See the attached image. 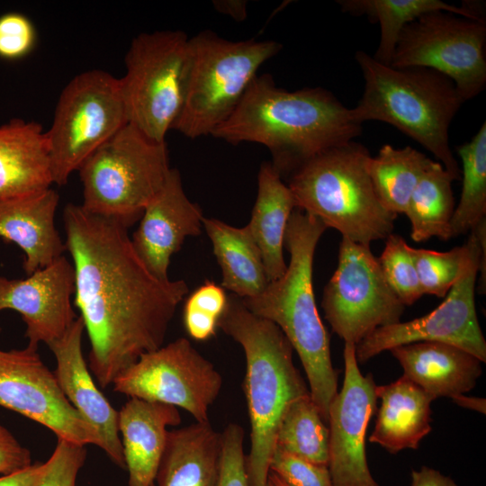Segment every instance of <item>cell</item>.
Returning <instances> with one entry per match:
<instances>
[{
  "label": "cell",
  "mask_w": 486,
  "mask_h": 486,
  "mask_svg": "<svg viewBox=\"0 0 486 486\" xmlns=\"http://www.w3.org/2000/svg\"><path fill=\"white\" fill-rule=\"evenodd\" d=\"M328 427L310 393L294 400L287 408L275 437V447L328 466Z\"/></svg>",
  "instance_id": "obj_31"
},
{
  "label": "cell",
  "mask_w": 486,
  "mask_h": 486,
  "mask_svg": "<svg viewBox=\"0 0 486 486\" xmlns=\"http://www.w3.org/2000/svg\"><path fill=\"white\" fill-rule=\"evenodd\" d=\"M217 10L230 15L235 20L241 21L246 17V2L243 1H215Z\"/></svg>",
  "instance_id": "obj_43"
},
{
  "label": "cell",
  "mask_w": 486,
  "mask_h": 486,
  "mask_svg": "<svg viewBox=\"0 0 486 486\" xmlns=\"http://www.w3.org/2000/svg\"><path fill=\"white\" fill-rule=\"evenodd\" d=\"M456 151L462 161V189L451 220V238L469 233L486 219V123Z\"/></svg>",
  "instance_id": "obj_32"
},
{
  "label": "cell",
  "mask_w": 486,
  "mask_h": 486,
  "mask_svg": "<svg viewBox=\"0 0 486 486\" xmlns=\"http://www.w3.org/2000/svg\"><path fill=\"white\" fill-rule=\"evenodd\" d=\"M355 58L364 79L353 118L363 124L379 121L392 125L432 153L460 180L461 168L449 145V127L464 101L451 79L426 68H395L363 50Z\"/></svg>",
  "instance_id": "obj_5"
},
{
  "label": "cell",
  "mask_w": 486,
  "mask_h": 486,
  "mask_svg": "<svg viewBox=\"0 0 486 486\" xmlns=\"http://www.w3.org/2000/svg\"><path fill=\"white\" fill-rule=\"evenodd\" d=\"M453 401L458 406L478 411L485 414L486 412V400L484 398L466 396L464 394L456 396L452 399Z\"/></svg>",
  "instance_id": "obj_44"
},
{
  "label": "cell",
  "mask_w": 486,
  "mask_h": 486,
  "mask_svg": "<svg viewBox=\"0 0 486 486\" xmlns=\"http://www.w3.org/2000/svg\"><path fill=\"white\" fill-rule=\"evenodd\" d=\"M244 429L230 423L220 433V458L217 486H248Z\"/></svg>",
  "instance_id": "obj_37"
},
{
  "label": "cell",
  "mask_w": 486,
  "mask_h": 486,
  "mask_svg": "<svg viewBox=\"0 0 486 486\" xmlns=\"http://www.w3.org/2000/svg\"><path fill=\"white\" fill-rule=\"evenodd\" d=\"M432 162L410 146H382L378 154L371 157L368 172L382 206L393 214H404L413 191Z\"/></svg>",
  "instance_id": "obj_30"
},
{
  "label": "cell",
  "mask_w": 486,
  "mask_h": 486,
  "mask_svg": "<svg viewBox=\"0 0 486 486\" xmlns=\"http://www.w3.org/2000/svg\"><path fill=\"white\" fill-rule=\"evenodd\" d=\"M223 383L213 364L185 338L141 355L112 381L114 392L181 408L199 423L209 422V410Z\"/></svg>",
  "instance_id": "obj_14"
},
{
  "label": "cell",
  "mask_w": 486,
  "mask_h": 486,
  "mask_svg": "<svg viewBox=\"0 0 486 486\" xmlns=\"http://www.w3.org/2000/svg\"><path fill=\"white\" fill-rule=\"evenodd\" d=\"M74 293V267L64 256L23 279L0 276V310L20 313L28 345L33 346H49L70 328L77 318Z\"/></svg>",
  "instance_id": "obj_17"
},
{
  "label": "cell",
  "mask_w": 486,
  "mask_h": 486,
  "mask_svg": "<svg viewBox=\"0 0 486 486\" xmlns=\"http://www.w3.org/2000/svg\"><path fill=\"white\" fill-rule=\"evenodd\" d=\"M321 307L333 332L356 346L376 328L400 322L406 306L386 282L370 245L342 237Z\"/></svg>",
  "instance_id": "obj_13"
},
{
  "label": "cell",
  "mask_w": 486,
  "mask_h": 486,
  "mask_svg": "<svg viewBox=\"0 0 486 486\" xmlns=\"http://www.w3.org/2000/svg\"><path fill=\"white\" fill-rule=\"evenodd\" d=\"M126 124L119 78L101 69L74 76L62 90L46 131L53 184L65 185L71 174Z\"/></svg>",
  "instance_id": "obj_10"
},
{
  "label": "cell",
  "mask_w": 486,
  "mask_h": 486,
  "mask_svg": "<svg viewBox=\"0 0 486 486\" xmlns=\"http://www.w3.org/2000/svg\"><path fill=\"white\" fill-rule=\"evenodd\" d=\"M58 199L49 188L0 201V238L22 250L27 275L53 263L66 249L55 225Z\"/></svg>",
  "instance_id": "obj_20"
},
{
  "label": "cell",
  "mask_w": 486,
  "mask_h": 486,
  "mask_svg": "<svg viewBox=\"0 0 486 486\" xmlns=\"http://www.w3.org/2000/svg\"><path fill=\"white\" fill-rule=\"evenodd\" d=\"M464 248L459 275L445 300L423 317L376 328L356 346L358 364L395 346L421 341L450 344L486 362V341L475 307L479 265L486 253V219L469 232Z\"/></svg>",
  "instance_id": "obj_11"
},
{
  "label": "cell",
  "mask_w": 486,
  "mask_h": 486,
  "mask_svg": "<svg viewBox=\"0 0 486 486\" xmlns=\"http://www.w3.org/2000/svg\"><path fill=\"white\" fill-rule=\"evenodd\" d=\"M344 13L366 15L380 26V40L373 58L391 66L392 56L403 28L420 16L437 11L451 13L471 20L485 21L478 4L462 6L441 0H338Z\"/></svg>",
  "instance_id": "obj_28"
},
{
  "label": "cell",
  "mask_w": 486,
  "mask_h": 486,
  "mask_svg": "<svg viewBox=\"0 0 486 486\" xmlns=\"http://www.w3.org/2000/svg\"><path fill=\"white\" fill-rule=\"evenodd\" d=\"M175 406L130 398L118 411L129 486H154L170 426L181 423Z\"/></svg>",
  "instance_id": "obj_21"
},
{
  "label": "cell",
  "mask_w": 486,
  "mask_h": 486,
  "mask_svg": "<svg viewBox=\"0 0 486 486\" xmlns=\"http://www.w3.org/2000/svg\"><path fill=\"white\" fill-rule=\"evenodd\" d=\"M36 31L30 19L19 13L0 16V57L17 59L33 49Z\"/></svg>",
  "instance_id": "obj_39"
},
{
  "label": "cell",
  "mask_w": 486,
  "mask_h": 486,
  "mask_svg": "<svg viewBox=\"0 0 486 486\" xmlns=\"http://www.w3.org/2000/svg\"><path fill=\"white\" fill-rule=\"evenodd\" d=\"M0 331H1V328H0Z\"/></svg>",
  "instance_id": "obj_47"
},
{
  "label": "cell",
  "mask_w": 486,
  "mask_h": 486,
  "mask_svg": "<svg viewBox=\"0 0 486 486\" xmlns=\"http://www.w3.org/2000/svg\"><path fill=\"white\" fill-rule=\"evenodd\" d=\"M294 197L271 163L264 162L257 176V194L247 225L257 245L268 283L281 278L287 265L284 258V235Z\"/></svg>",
  "instance_id": "obj_25"
},
{
  "label": "cell",
  "mask_w": 486,
  "mask_h": 486,
  "mask_svg": "<svg viewBox=\"0 0 486 486\" xmlns=\"http://www.w3.org/2000/svg\"><path fill=\"white\" fill-rule=\"evenodd\" d=\"M281 50L275 40L235 41L211 31L189 38L184 104L173 130L189 139L212 135L234 112L259 68Z\"/></svg>",
  "instance_id": "obj_7"
},
{
  "label": "cell",
  "mask_w": 486,
  "mask_h": 486,
  "mask_svg": "<svg viewBox=\"0 0 486 486\" xmlns=\"http://www.w3.org/2000/svg\"><path fill=\"white\" fill-rule=\"evenodd\" d=\"M52 184L42 126L18 118L0 125V201L39 193Z\"/></svg>",
  "instance_id": "obj_23"
},
{
  "label": "cell",
  "mask_w": 486,
  "mask_h": 486,
  "mask_svg": "<svg viewBox=\"0 0 486 486\" xmlns=\"http://www.w3.org/2000/svg\"><path fill=\"white\" fill-rule=\"evenodd\" d=\"M228 303L224 289L206 281L186 299L183 320L188 335L197 341L215 336L218 322Z\"/></svg>",
  "instance_id": "obj_35"
},
{
  "label": "cell",
  "mask_w": 486,
  "mask_h": 486,
  "mask_svg": "<svg viewBox=\"0 0 486 486\" xmlns=\"http://www.w3.org/2000/svg\"><path fill=\"white\" fill-rule=\"evenodd\" d=\"M220 328L245 354L243 390L247 400L250 447L246 455L248 486H266L279 423L288 406L309 394L292 360L293 348L272 321L250 312L241 299L228 296Z\"/></svg>",
  "instance_id": "obj_4"
},
{
  "label": "cell",
  "mask_w": 486,
  "mask_h": 486,
  "mask_svg": "<svg viewBox=\"0 0 486 486\" xmlns=\"http://www.w3.org/2000/svg\"><path fill=\"white\" fill-rule=\"evenodd\" d=\"M221 269V287L241 299L259 295L268 285L260 250L248 226L233 227L217 219L202 220Z\"/></svg>",
  "instance_id": "obj_27"
},
{
  "label": "cell",
  "mask_w": 486,
  "mask_h": 486,
  "mask_svg": "<svg viewBox=\"0 0 486 486\" xmlns=\"http://www.w3.org/2000/svg\"><path fill=\"white\" fill-rule=\"evenodd\" d=\"M410 251L423 294L445 297L459 275L464 245L445 252L412 247Z\"/></svg>",
  "instance_id": "obj_34"
},
{
  "label": "cell",
  "mask_w": 486,
  "mask_h": 486,
  "mask_svg": "<svg viewBox=\"0 0 486 486\" xmlns=\"http://www.w3.org/2000/svg\"><path fill=\"white\" fill-rule=\"evenodd\" d=\"M45 468V463L37 462L18 472L0 476V486H38Z\"/></svg>",
  "instance_id": "obj_41"
},
{
  "label": "cell",
  "mask_w": 486,
  "mask_h": 486,
  "mask_svg": "<svg viewBox=\"0 0 486 486\" xmlns=\"http://www.w3.org/2000/svg\"><path fill=\"white\" fill-rule=\"evenodd\" d=\"M220 447V433L210 422L169 430L158 486H217Z\"/></svg>",
  "instance_id": "obj_26"
},
{
  "label": "cell",
  "mask_w": 486,
  "mask_h": 486,
  "mask_svg": "<svg viewBox=\"0 0 486 486\" xmlns=\"http://www.w3.org/2000/svg\"><path fill=\"white\" fill-rule=\"evenodd\" d=\"M371 154L350 141L310 159L286 180L296 208L350 240L370 245L394 230L396 214L379 201L368 172Z\"/></svg>",
  "instance_id": "obj_6"
},
{
  "label": "cell",
  "mask_w": 486,
  "mask_h": 486,
  "mask_svg": "<svg viewBox=\"0 0 486 486\" xmlns=\"http://www.w3.org/2000/svg\"><path fill=\"white\" fill-rule=\"evenodd\" d=\"M410 486H458L450 477L439 471L422 466L419 471L411 472Z\"/></svg>",
  "instance_id": "obj_42"
},
{
  "label": "cell",
  "mask_w": 486,
  "mask_h": 486,
  "mask_svg": "<svg viewBox=\"0 0 486 486\" xmlns=\"http://www.w3.org/2000/svg\"><path fill=\"white\" fill-rule=\"evenodd\" d=\"M486 21L426 14L402 30L391 67L426 68L447 76L464 103L486 86Z\"/></svg>",
  "instance_id": "obj_12"
},
{
  "label": "cell",
  "mask_w": 486,
  "mask_h": 486,
  "mask_svg": "<svg viewBox=\"0 0 486 486\" xmlns=\"http://www.w3.org/2000/svg\"><path fill=\"white\" fill-rule=\"evenodd\" d=\"M63 220L75 271L74 304L90 342L87 365L104 389L141 355L163 346L188 286L155 277L122 222L73 203L66 205Z\"/></svg>",
  "instance_id": "obj_1"
},
{
  "label": "cell",
  "mask_w": 486,
  "mask_h": 486,
  "mask_svg": "<svg viewBox=\"0 0 486 486\" xmlns=\"http://www.w3.org/2000/svg\"><path fill=\"white\" fill-rule=\"evenodd\" d=\"M266 486H274V484L268 479V482Z\"/></svg>",
  "instance_id": "obj_46"
},
{
  "label": "cell",
  "mask_w": 486,
  "mask_h": 486,
  "mask_svg": "<svg viewBox=\"0 0 486 486\" xmlns=\"http://www.w3.org/2000/svg\"><path fill=\"white\" fill-rule=\"evenodd\" d=\"M202 212L185 194L179 171L171 168L160 192L145 207L133 233V248L148 270L167 281L171 256L189 236L202 233Z\"/></svg>",
  "instance_id": "obj_18"
},
{
  "label": "cell",
  "mask_w": 486,
  "mask_h": 486,
  "mask_svg": "<svg viewBox=\"0 0 486 486\" xmlns=\"http://www.w3.org/2000/svg\"><path fill=\"white\" fill-rule=\"evenodd\" d=\"M0 406L48 428L58 439L99 446L97 433L68 400L38 346L0 349Z\"/></svg>",
  "instance_id": "obj_15"
},
{
  "label": "cell",
  "mask_w": 486,
  "mask_h": 486,
  "mask_svg": "<svg viewBox=\"0 0 486 486\" xmlns=\"http://www.w3.org/2000/svg\"><path fill=\"white\" fill-rule=\"evenodd\" d=\"M269 472L286 486H333L328 466L310 463L278 447L273 453Z\"/></svg>",
  "instance_id": "obj_36"
},
{
  "label": "cell",
  "mask_w": 486,
  "mask_h": 486,
  "mask_svg": "<svg viewBox=\"0 0 486 486\" xmlns=\"http://www.w3.org/2000/svg\"><path fill=\"white\" fill-rule=\"evenodd\" d=\"M86 457L85 446L58 439L38 486H76Z\"/></svg>",
  "instance_id": "obj_38"
},
{
  "label": "cell",
  "mask_w": 486,
  "mask_h": 486,
  "mask_svg": "<svg viewBox=\"0 0 486 486\" xmlns=\"http://www.w3.org/2000/svg\"><path fill=\"white\" fill-rule=\"evenodd\" d=\"M170 169L166 141L153 140L128 123L77 170L81 206L130 227L163 188Z\"/></svg>",
  "instance_id": "obj_8"
},
{
  "label": "cell",
  "mask_w": 486,
  "mask_h": 486,
  "mask_svg": "<svg viewBox=\"0 0 486 486\" xmlns=\"http://www.w3.org/2000/svg\"><path fill=\"white\" fill-rule=\"evenodd\" d=\"M328 228L315 216L295 208L289 219L284 247L290 262L284 274L259 295L241 299L253 314L274 323L297 353L310 396L328 424V409L338 390L330 338L320 317L313 292V258Z\"/></svg>",
  "instance_id": "obj_3"
},
{
  "label": "cell",
  "mask_w": 486,
  "mask_h": 486,
  "mask_svg": "<svg viewBox=\"0 0 486 486\" xmlns=\"http://www.w3.org/2000/svg\"><path fill=\"white\" fill-rule=\"evenodd\" d=\"M343 384L328 409V463L333 486H379L368 467L365 435L377 410L372 374L364 375L356 357V345L345 343Z\"/></svg>",
  "instance_id": "obj_16"
},
{
  "label": "cell",
  "mask_w": 486,
  "mask_h": 486,
  "mask_svg": "<svg viewBox=\"0 0 486 486\" xmlns=\"http://www.w3.org/2000/svg\"><path fill=\"white\" fill-rule=\"evenodd\" d=\"M362 133V124L330 91L276 86L268 74L256 76L241 101L212 132L228 143L255 142L267 148L271 165L286 180L315 157Z\"/></svg>",
  "instance_id": "obj_2"
},
{
  "label": "cell",
  "mask_w": 486,
  "mask_h": 486,
  "mask_svg": "<svg viewBox=\"0 0 486 486\" xmlns=\"http://www.w3.org/2000/svg\"><path fill=\"white\" fill-rule=\"evenodd\" d=\"M454 181L438 161L433 160L423 174L404 213L410 220V237L414 241L451 238L450 224L455 208Z\"/></svg>",
  "instance_id": "obj_29"
},
{
  "label": "cell",
  "mask_w": 486,
  "mask_h": 486,
  "mask_svg": "<svg viewBox=\"0 0 486 486\" xmlns=\"http://www.w3.org/2000/svg\"><path fill=\"white\" fill-rule=\"evenodd\" d=\"M84 330L83 320L77 316L67 332L48 346L57 362L54 374L68 400L97 433L99 447L124 469L118 411L100 392L90 374L82 351Z\"/></svg>",
  "instance_id": "obj_19"
},
{
  "label": "cell",
  "mask_w": 486,
  "mask_h": 486,
  "mask_svg": "<svg viewBox=\"0 0 486 486\" xmlns=\"http://www.w3.org/2000/svg\"><path fill=\"white\" fill-rule=\"evenodd\" d=\"M31 464L32 462L29 449L0 424V476L18 472Z\"/></svg>",
  "instance_id": "obj_40"
},
{
  "label": "cell",
  "mask_w": 486,
  "mask_h": 486,
  "mask_svg": "<svg viewBox=\"0 0 486 486\" xmlns=\"http://www.w3.org/2000/svg\"><path fill=\"white\" fill-rule=\"evenodd\" d=\"M268 479L274 484V486H286L283 481H281L275 474L269 472Z\"/></svg>",
  "instance_id": "obj_45"
},
{
  "label": "cell",
  "mask_w": 486,
  "mask_h": 486,
  "mask_svg": "<svg viewBox=\"0 0 486 486\" xmlns=\"http://www.w3.org/2000/svg\"><path fill=\"white\" fill-rule=\"evenodd\" d=\"M385 239L383 251L378 257L384 278L405 306L412 305L423 292L410 246L398 234L392 233Z\"/></svg>",
  "instance_id": "obj_33"
},
{
  "label": "cell",
  "mask_w": 486,
  "mask_h": 486,
  "mask_svg": "<svg viewBox=\"0 0 486 486\" xmlns=\"http://www.w3.org/2000/svg\"><path fill=\"white\" fill-rule=\"evenodd\" d=\"M376 395L381 406L369 441L391 454L417 449L432 429L430 405L435 400L404 375L377 385Z\"/></svg>",
  "instance_id": "obj_24"
},
{
  "label": "cell",
  "mask_w": 486,
  "mask_h": 486,
  "mask_svg": "<svg viewBox=\"0 0 486 486\" xmlns=\"http://www.w3.org/2000/svg\"><path fill=\"white\" fill-rule=\"evenodd\" d=\"M119 78L128 123L165 142L181 112L189 64V37L182 31L142 32L125 55Z\"/></svg>",
  "instance_id": "obj_9"
},
{
  "label": "cell",
  "mask_w": 486,
  "mask_h": 486,
  "mask_svg": "<svg viewBox=\"0 0 486 486\" xmlns=\"http://www.w3.org/2000/svg\"><path fill=\"white\" fill-rule=\"evenodd\" d=\"M390 352L401 365L403 375L434 400L465 394L482 374V362L476 356L446 343L414 342Z\"/></svg>",
  "instance_id": "obj_22"
}]
</instances>
